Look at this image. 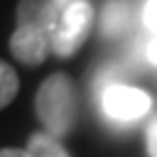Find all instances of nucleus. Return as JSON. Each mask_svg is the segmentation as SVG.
<instances>
[{"mask_svg": "<svg viewBox=\"0 0 157 157\" xmlns=\"http://www.w3.org/2000/svg\"><path fill=\"white\" fill-rule=\"evenodd\" d=\"M59 12L49 0H20L17 5V27L10 37V52L27 66L44 61L52 49V34L56 27Z\"/></svg>", "mask_w": 157, "mask_h": 157, "instance_id": "obj_1", "label": "nucleus"}, {"mask_svg": "<svg viewBox=\"0 0 157 157\" xmlns=\"http://www.w3.org/2000/svg\"><path fill=\"white\" fill-rule=\"evenodd\" d=\"M34 110L44 125V132L54 137L69 135L76 120V101H74L71 78L66 74H52L49 78H44L34 98Z\"/></svg>", "mask_w": 157, "mask_h": 157, "instance_id": "obj_2", "label": "nucleus"}, {"mask_svg": "<svg viewBox=\"0 0 157 157\" xmlns=\"http://www.w3.org/2000/svg\"><path fill=\"white\" fill-rule=\"evenodd\" d=\"M98 105L105 120H110L113 125H132L150 113L152 98L137 86L113 83L98 93Z\"/></svg>", "mask_w": 157, "mask_h": 157, "instance_id": "obj_3", "label": "nucleus"}, {"mask_svg": "<svg viewBox=\"0 0 157 157\" xmlns=\"http://www.w3.org/2000/svg\"><path fill=\"white\" fill-rule=\"evenodd\" d=\"M91 20H93V10H91L88 0H78L71 7H66L64 12H59V20H56V27L52 34V52L59 56L74 54L83 44L86 34L91 29Z\"/></svg>", "mask_w": 157, "mask_h": 157, "instance_id": "obj_4", "label": "nucleus"}, {"mask_svg": "<svg viewBox=\"0 0 157 157\" xmlns=\"http://www.w3.org/2000/svg\"><path fill=\"white\" fill-rule=\"evenodd\" d=\"M130 20H132V7L130 0H105L103 10H101V37L105 39H115L123 37L130 29Z\"/></svg>", "mask_w": 157, "mask_h": 157, "instance_id": "obj_5", "label": "nucleus"}, {"mask_svg": "<svg viewBox=\"0 0 157 157\" xmlns=\"http://www.w3.org/2000/svg\"><path fill=\"white\" fill-rule=\"evenodd\" d=\"M27 150L32 157H69L66 150L61 147L59 137H54L49 132H34L27 140Z\"/></svg>", "mask_w": 157, "mask_h": 157, "instance_id": "obj_6", "label": "nucleus"}, {"mask_svg": "<svg viewBox=\"0 0 157 157\" xmlns=\"http://www.w3.org/2000/svg\"><path fill=\"white\" fill-rule=\"evenodd\" d=\"M0 76H2V91H0V105H7L15 93H17V74L10 64H2L0 66Z\"/></svg>", "mask_w": 157, "mask_h": 157, "instance_id": "obj_7", "label": "nucleus"}, {"mask_svg": "<svg viewBox=\"0 0 157 157\" xmlns=\"http://www.w3.org/2000/svg\"><path fill=\"white\" fill-rule=\"evenodd\" d=\"M142 22H145L147 32L152 37H157V0H147V5L142 10Z\"/></svg>", "mask_w": 157, "mask_h": 157, "instance_id": "obj_8", "label": "nucleus"}, {"mask_svg": "<svg viewBox=\"0 0 157 157\" xmlns=\"http://www.w3.org/2000/svg\"><path fill=\"white\" fill-rule=\"evenodd\" d=\"M145 140H147V157H157V118L147 125Z\"/></svg>", "mask_w": 157, "mask_h": 157, "instance_id": "obj_9", "label": "nucleus"}, {"mask_svg": "<svg viewBox=\"0 0 157 157\" xmlns=\"http://www.w3.org/2000/svg\"><path fill=\"white\" fill-rule=\"evenodd\" d=\"M145 56H147V61H152V64L157 66V37H152V39L147 42V47H145Z\"/></svg>", "mask_w": 157, "mask_h": 157, "instance_id": "obj_10", "label": "nucleus"}, {"mask_svg": "<svg viewBox=\"0 0 157 157\" xmlns=\"http://www.w3.org/2000/svg\"><path fill=\"white\" fill-rule=\"evenodd\" d=\"M0 157H32L29 150H17V147H5Z\"/></svg>", "mask_w": 157, "mask_h": 157, "instance_id": "obj_11", "label": "nucleus"}, {"mask_svg": "<svg viewBox=\"0 0 157 157\" xmlns=\"http://www.w3.org/2000/svg\"><path fill=\"white\" fill-rule=\"evenodd\" d=\"M49 2L54 5V10H56V12H64L66 7H71V5H74V2H78V0H49Z\"/></svg>", "mask_w": 157, "mask_h": 157, "instance_id": "obj_12", "label": "nucleus"}]
</instances>
